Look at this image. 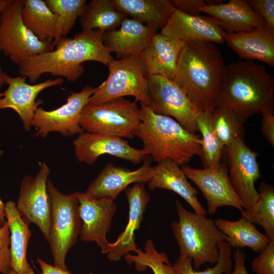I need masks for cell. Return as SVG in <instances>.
<instances>
[{
    "instance_id": "cell-1",
    "label": "cell",
    "mask_w": 274,
    "mask_h": 274,
    "mask_svg": "<svg viewBox=\"0 0 274 274\" xmlns=\"http://www.w3.org/2000/svg\"><path fill=\"white\" fill-rule=\"evenodd\" d=\"M104 33L98 29L82 30L73 38H61L52 51L31 57L19 64V73L31 83L46 73L75 81L83 74L82 63L85 61L107 66L114 58L103 44Z\"/></svg>"
},
{
    "instance_id": "cell-2",
    "label": "cell",
    "mask_w": 274,
    "mask_h": 274,
    "mask_svg": "<svg viewBox=\"0 0 274 274\" xmlns=\"http://www.w3.org/2000/svg\"><path fill=\"white\" fill-rule=\"evenodd\" d=\"M226 69L222 54L214 43L185 42L173 81L200 112L212 113L217 107Z\"/></svg>"
},
{
    "instance_id": "cell-3",
    "label": "cell",
    "mask_w": 274,
    "mask_h": 274,
    "mask_svg": "<svg viewBox=\"0 0 274 274\" xmlns=\"http://www.w3.org/2000/svg\"><path fill=\"white\" fill-rule=\"evenodd\" d=\"M217 106L231 110L244 123L264 110H274L273 76L254 61L226 65Z\"/></svg>"
},
{
    "instance_id": "cell-4",
    "label": "cell",
    "mask_w": 274,
    "mask_h": 274,
    "mask_svg": "<svg viewBox=\"0 0 274 274\" xmlns=\"http://www.w3.org/2000/svg\"><path fill=\"white\" fill-rule=\"evenodd\" d=\"M140 123L135 132L143 144V150L152 160L169 159L184 165L194 156L201 157V139L172 117L158 114L141 104Z\"/></svg>"
},
{
    "instance_id": "cell-5",
    "label": "cell",
    "mask_w": 274,
    "mask_h": 274,
    "mask_svg": "<svg viewBox=\"0 0 274 274\" xmlns=\"http://www.w3.org/2000/svg\"><path fill=\"white\" fill-rule=\"evenodd\" d=\"M175 205L178 221L172 223L171 228L180 256L191 258L196 270L206 263L216 264L219 258L218 245L226 241V236L206 215L188 211L179 200Z\"/></svg>"
},
{
    "instance_id": "cell-6",
    "label": "cell",
    "mask_w": 274,
    "mask_h": 274,
    "mask_svg": "<svg viewBox=\"0 0 274 274\" xmlns=\"http://www.w3.org/2000/svg\"><path fill=\"white\" fill-rule=\"evenodd\" d=\"M47 191L51 206V221L48 243L53 258V265L68 270L66 255L80 235L82 221L79 214L77 192L64 194L48 180Z\"/></svg>"
},
{
    "instance_id": "cell-7",
    "label": "cell",
    "mask_w": 274,
    "mask_h": 274,
    "mask_svg": "<svg viewBox=\"0 0 274 274\" xmlns=\"http://www.w3.org/2000/svg\"><path fill=\"white\" fill-rule=\"evenodd\" d=\"M140 122L136 101L118 97L99 104H87L80 124L86 132L132 139Z\"/></svg>"
},
{
    "instance_id": "cell-8",
    "label": "cell",
    "mask_w": 274,
    "mask_h": 274,
    "mask_svg": "<svg viewBox=\"0 0 274 274\" xmlns=\"http://www.w3.org/2000/svg\"><path fill=\"white\" fill-rule=\"evenodd\" d=\"M109 74L89 99L87 104L96 105L112 99L133 96L136 101L148 106V81L143 73L139 55L113 59L107 65Z\"/></svg>"
},
{
    "instance_id": "cell-9",
    "label": "cell",
    "mask_w": 274,
    "mask_h": 274,
    "mask_svg": "<svg viewBox=\"0 0 274 274\" xmlns=\"http://www.w3.org/2000/svg\"><path fill=\"white\" fill-rule=\"evenodd\" d=\"M22 6V0H13L3 10L0 21V53L18 65L54 48L53 41H40L25 26L21 17Z\"/></svg>"
},
{
    "instance_id": "cell-10",
    "label": "cell",
    "mask_w": 274,
    "mask_h": 274,
    "mask_svg": "<svg viewBox=\"0 0 274 274\" xmlns=\"http://www.w3.org/2000/svg\"><path fill=\"white\" fill-rule=\"evenodd\" d=\"M149 107L155 113L173 117L192 133L197 132L196 119L200 112L173 81L160 75L146 76Z\"/></svg>"
},
{
    "instance_id": "cell-11",
    "label": "cell",
    "mask_w": 274,
    "mask_h": 274,
    "mask_svg": "<svg viewBox=\"0 0 274 274\" xmlns=\"http://www.w3.org/2000/svg\"><path fill=\"white\" fill-rule=\"evenodd\" d=\"M96 89L87 85L79 92H72L65 104L53 110L39 107L31 121V126L36 130L35 135L44 138L50 132H57L68 137L84 132L80 124L82 112Z\"/></svg>"
},
{
    "instance_id": "cell-12",
    "label": "cell",
    "mask_w": 274,
    "mask_h": 274,
    "mask_svg": "<svg viewBox=\"0 0 274 274\" xmlns=\"http://www.w3.org/2000/svg\"><path fill=\"white\" fill-rule=\"evenodd\" d=\"M50 173L44 162L40 163L35 176H25L21 182L17 209L28 225L35 224L48 242L51 221V206L47 183Z\"/></svg>"
},
{
    "instance_id": "cell-13",
    "label": "cell",
    "mask_w": 274,
    "mask_h": 274,
    "mask_svg": "<svg viewBox=\"0 0 274 274\" xmlns=\"http://www.w3.org/2000/svg\"><path fill=\"white\" fill-rule=\"evenodd\" d=\"M229 161L228 176L244 209L251 208L259 199L255 184L261 178L257 154L238 139L225 148Z\"/></svg>"
},
{
    "instance_id": "cell-14",
    "label": "cell",
    "mask_w": 274,
    "mask_h": 274,
    "mask_svg": "<svg viewBox=\"0 0 274 274\" xmlns=\"http://www.w3.org/2000/svg\"><path fill=\"white\" fill-rule=\"evenodd\" d=\"M181 169L187 178L201 192L207 200L209 214H215L218 208L221 207H233L239 211L244 209L231 184L224 163L220 162L203 169L193 168L184 165Z\"/></svg>"
},
{
    "instance_id": "cell-15",
    "label": "cell",
    "mask_w": 274,
    "mask_h": 274,
    "mask_svg": "<svg viewBox=\"0 0 274 274\" xmlns=\"http://www.w3.org/2000/svg\"><path fill=\"white\" fill-rule=\"evenodd\" d=\"M5 81L8 85L7 89L0 93V110L11 109L14 110L21 119L24 129H31V121L35 112L43 102L36 100L43 90L62 84V78L49 79L38 84H29L26 77L19 76L11 77L5 73Z\"/></svg>"
},
{
    "instance_id": "cell-16",
    "label": "cell",
    "mask_w": 274,
    "mask_h": 274,
    "mask_svg": "<svg viewBox=\"0 0 274 274\" xmlns=\"http://www.w3.org/2000/svg\"><path fill=\"white\" fill-rule=\"evenodd\" d=\"M77 160L85 164H93L101 155L108 154L134 164L142 162L147 156L143 149L131 147L122 138L105 134L83 132L73 142Z\"/></svg>"
},
{
    "instance_id": "cell-17",
    "label": "cell",
    "mask_w": 274,
    "mask_h": 274,
    "mask_svg": "<svg viewBox=\"0 0 274 274\" xmlns=\"http://www.w3.org/2000/svg\"><path fill=\"white\" fill-rule=\"evenodd\" d=\"M79 214L82 221L80 238L84 242H95L101 252L107 254L110 243L106 234L117 209L114 200L92 198L77 192Z\"/></svg>"
},
{
    "instance_id": "cell-18",
    "label": "cell",
    "mask_w": 274,
    "mask_h": 274,
    "mask_svg": "<svg viewBox=\"0 0 274 274\" xmlns=\"http://www.w3.org/2000/svg\"><path fill=\"white\" fill-rule=\"evenodd\" d=\"M152 160L151 157L147 155L142 165L134 170L109 163L91 183L85 193L94 199L114 201L130 184L146 183L151 180L153 174Z\"/></svg>"
},
{
    "instance_id": "cell-19",
    "label": "cell",
    "mask_w": 274,
    "mask_h": 274,
    "mask_svg": "<svg viewBox=\"0 0 274 274\" xmlns=\"http://www.w3.org/2000/svg\"><path fill=\"white\" fill-rule=\"evenodd\" d=\"M160 33L184 42L200 41L223 44L226 33L210 16L192 15L175 9Z\"/></svg>"
},
{
    "instance_id": "cell-20",
    "label": "cell",
    "mask_w": 274,
    "mask_h": 274,
    "mask_svg": "<svg viewBox=\"0 0 274 274\" xmlns=\"http://www.w3.org/2000/svg\"><path fill=\"white\" fill-rule=\"evenodd\" d=\"M185 42L161 33H155L139 55L144 75H160L174 80Z\"/></svg>"
},
{
    "instance_id": "cell-21",
    "label": "cell",
    "mask_w": 274,
    "mask_h": 274,
    "mask_svg": "<svg viewBox=\"0 0 274 274\" xmlns=\"http://www.w3.org/2000/svg\"><path fill=\"white\" fill-rule=\"evenodd\" d=\"M144 183H136L125 189V194L129 204L128 220L125 229L114 243H110L108 258L112 261L120 260L129 252L138 249L135 242L134 232L141 227L144 214L151 197Z\"/></svg>"
},
{
    "instance_id": "cell-22",
    "label": "cell",
    "mask_w": 274,
    "mask_h": 274,
    "mask_svg": "<svg viewBox=\"0 0 274 274\" xmlns=\"http://www.w3.org/2000/svg\"><path fill=\"white\" fill-rule=\"evenodd\" d=\"M225 42L241 60H258L274 66V28L265 24L250 31L226 33Z\"/></svg>"
},
{
    "instance_id": "cell-23",
    "label": "cell",
    "mask_w": 274,
    "mask_h": 274,
    "mask_svg": "<svg viewBox=\"0 0 274 274\" xmlns=\"http://www.w3.org/2000/svg\"><path fill=\"white\" fill-rule=\"evenodd\" d=\"M199 11L213 18L226 33L250 31L266 24L246 0H230L218 6L205 5Z\"/></svg>"
},
{
    "instance_id": "cell-24",
    "label": "cell",
    "mask_w": 274,
    "mask_h": 274,
    "mask_svg": "<svg viewBox=\"0 0 274 274\" xmlns=\"http://www.w3.org/2000/svg\"><path fill=\"white\" fill-rule=\"evenodd\" d=\"M157 30L136 19L126 18L119 29L104 32L102 42L111 52L120 57L139 55Z\"/></svg>"
},
{
    "instance_id": "cell-25",
    "label": "cell",
    "mask_w": 274,
    "mask_h": 274,
    "mask_svg": "<svg viewBox=\"0 0 274 274\" xmlns=\"http://www.w3.org/2000/svg\"><path fill=\"white\" fill-rule=\"evenodd\" d=\"M153 168L152 178L147 183L150 190L159 188L173 191L188 202L195 213L206 215V211L196 196L198 190L189 182L178 164L166 159L158 161Z\"/></svg>"
},
{
    "instance_id": "cell-26",
    "label": "cell",
    "mask_w": 274,
    "mask_h": 274,
    "mask_svg": "<svg viewBox=\"0 0 274 274\" xmlns=\"http://www.w3.org/2000/svg\"><path fill=\"white\" fill-rule=\"evenodd\" d=\"M5 216L10 232L11 269L16 274H35L27 261V250L31 232L18 212L15 202L5 203Z\"/></svg>"
},
{
    "instance_id": "cell-27",
    "label": "cell",
    "mask_w": 274,
    "mask_h": 274,
    "mask_svg": "<svg viewBox=\"0 0 274 274\" xmlns=\"http://www.w3.org/2000/svg\"><path fill=\"white\" fill-rule=\"evenodd\" d=\"M115 8L152 27L162 28L175 10L169 0H112Z\"/></svg>"
},
{
    "instance_id": "cell-28",
    "label": "cell",
    "mask_w": 274,
    "mask_h": 274,
    "mask_svg": "<svg viewBox=\"0 0 274 274\" xmlns=\"http://www.w3.org/2000/svg\"><path fill=\"white\" fill-rule=\"evenodd\" d=\"M214 222L217 228L226 236L225 241L231 248L247 247L259 253L270 241L265 234L260 232L254 224L242 217L236 221L218 218Z\"/></svg>"
},
{
    "instance_id": "cell-29",
    "label": "cell",
    "mask_w": 274,
    "mask_h": 274,
    "mask_svg": "<svg viewBox=\"0 0 274 274\" xmlns=\"http://www.w3.org/2000/svg\"><path fill=\"white\" fill-rule=\"evenodd\" d=\"M21 17L25 26L41 41L54 40L58 20L45 1L22 0Z\"/></svg>"
},
{
    "instance_id": "cell-30",
    "label": "cell",
    "mask_w": 274,
    "mask_h": 274,
    "mask_svg": "<svg viewBox=\"0 0 274 274\" xmlns=\"http://www.w3.org/2000/svg\"><path fill=\"white\" fill-rule=\"evenodd\" d=\"M127 16L117 10L112 0H92L79 17L82 30H100L104 32L120 26Z\"/></svg>"
},
{
    "instance_id": "cell-31",
    "label": "cell",
    "mask_w": 274,
    "mask_h": 274,
    "mask_svg": "<svg viewBox=\"0 0 274 274\" xmlns=\"http://www.w3.org/2000/svg\"><path fill=\"white\" fill-rule=\"evenodd\" d=\"M257 191L258 200L251 208L240 211L242 217L261 226L265 234L274 240V186L261 182Z\"/></svg>"
},
{
    "instance_id": "cell-32",
    "label": "cell",
    "mask_w": 274,
    "mask_h": 274,
    "mask_svg": "<svg viewBox=\"0 0 274 274\" xmlns=\"http://www.w3.org/2000/svg\"><path fill=\"white\" fill-rule=\"evenodd\" d=\"M197 131L201 135L202 154L200 157L204 168L221 162L225 147L216 134L212 125L211 113L200 112L196 119Z\"/></svg>"
},
{
    "instance_id": "cell-33",
    "label": "cell",
    "mask_w": 274,
    "mask_h": 274,
    "mask_svg": "<svg viewBox=\"0 0 274 274\" xmlns=\"http://www.w3.org/2000/svg\"><path fill=\"white\" fill-rule=\"evenodd\" d=\"M135 253V255L128 253L124 257L126 262L129 265L133 264L138 271H144L150 268L154 274L174 273L173 266L167 255L158 252L152 239L145 242L144 251L138 248Z\"/></svg>"
},
{
    "instance_id": "cell-34",
    "label": "cell",
    "mask_w": 274,
    "mask_h": 274,
    "mask_svg": "<svg viewBox=\"0 0 274 274\" xmlns=\"http://www.w3.org/2000/svg\"><path fill=\"white\" fill-rule=\"evenodd\" d=\"M214 130L225 147L230 146L238 139L244 140V122L231 110L217 106L211 113Z\"/></svg>"
},
{
    "instance_id": "cell-35",
    "label": "cell",
    "mask_w": 274,
    "mask_h": 274,
    "mask_svg": "<svg viewBox=\"0 0 274 274\" xmlns=\"http://www.w3.org/2000/svg\"><path fill=\"white\" fill-rule=\"evenodd\" d=\"M50 10L56 15L58 27L54 45L71 31L77 19L82 14L86 5L85 0H45Z\"/></svg>"
},
{
    "instance_id": "cell-36",
    "label": "cell",
    "mask_w": 274,
    "mask_h": 274,
    "mask_svg": "<svg viewBox=\"0 0 274 274\" xmlns=\"http://www.w3.org/2000/svg\"><path fill=\"white\" fill-rule=\"evenodd\" d=\"M219 258L213 267L203 271H197L192 266V260L186 256H179L174 265L173 274H230L233 269L231 247L225 241L218 245Z\"/></svg>"
},
{
    "instance_id": "cell-37",
    "label": "cell",
    "mask_w": 274,
    "mask_h": 274,
    "mask_svg": "<svg viewBox=\"0 0 274 274\" xmlns=\"http://www.w3.org/2000/svg\"><path fill=\"white\" fill-rule=\"evenodd\" d=\"M255 274H274V240H270L251 263Z\"/></svg>"
},
{
    "instance_id": "cell-38",
    "label": "cell",
    "mask_w": 274,
    "mask_h": 274,
    "mask_svg": "<svg viewBox=\"0 0 274 274\" xmlns=\"http://www.w3.org/2000/svg\"><path fill=\"white\" fill-rule=\"evenodd\" d=\"M10 232L7 221L0 228V274H7L11 269Z\"/></svg>"
},
{
    "instance_id": "cell-39",
    "label": "cell",
    "mask_w": 274,
    "mask_h": 274,
    "mask_svg": "<svg viewBox=\"0 0 274 274\" xmlns=\"http://www.w3.org/2000/svg\"><path fill=\"white\" fill-rule=\"evenodd\" d=\"M253 10L265 21L266 25L274 28L273 0H246Z\"/></svg>"
},
{
    "instance_id": "cell-40",
    "label": "cell",
    "mask_w": 274,
    "mask_h": 274,
    "mask_svg": "<svg viewBox=\"0 0 274 274\" xmlns=\"http://www.w3.org/2000/svg\"><path fill=\"white\" fill-rule=\"evenodd\" d=\"M171 3L175 9L192 15H197L199 8L206 5L203 0H172Z\"/></svg>"
},
{
    "instance_id": "cell-41",
    "label": "cell",
    "mask_w": 274,
    "mask_h": 274,
    "mask_svg": "<svg viewBox=\"0 0 274 274\" xmlns=\"http://www.w3.org/2000/svg\"><path fill=\"white\" fill-rule=\"evenodd\" d=\"M262 132L264 138L274 146V110H264L261 112Z\"/></svg>"
},
{
    "instance_id": "cell-42",
    "label": "cell",
    "mask_w": 274,
    "mask_h": 274,
    "mask_svg": "<svg viewBox=\"0 0 274 274\" xmlns=\"http://www.w3.org/2000/svg\"><path fill=\"white\" fill-rule=\"evenodd\" d=\"M234 266L230 274H249L245 266L246 255L239 248L233 253Z\"/></svg>"
},
{
    "instance_id": "cell-43",
    "label": "cell",
    "mask_w": 274,
    "mask_h": 274,
    "mask_svg": "<svg viewBox=\"0 0 274 274\" xmlns=\"http://www.w3.org/2000/svg\"><path fill=\"white\" fill-rule=\"evenodd\" d=\"M37 260L42 270L41 274H72L68 270H65L58 268L53 265L48 264L41 259L38 258ZM86 274L93 273L88 272Z\"/></svg>"
},
{
    "instance_id": "cell-44",
    "label": "cell",
    "mask_w": 274,
    "mask_h": 274,
    "mask_svg": "<svg viewBox=\"0 0 274 274\" xmlns=\"http://www.w3.org/2000/svg\"><path fill=\"white\" fill-rule=\"evenodd\" d=\"M4 151L0 150V159L4 154ZM5 216V203L0 198V224L3 225L6 222Z\"/></svg>"
},
{
    "instance_id": "cell-45",
    "label": "cell",
    "mask_w": 274,
    "mask_h": 274,
    "mask_svg": "<svg viewBox=\"0 0 274 274\" xmlns=\"http://www.w3.org/2000/svg\"><path fill=\"white\" fill-rule=\"evenodd\" d=\"M13 0H0V21L3 10L12 2Z\"/></svg>"
},
{
    "instance_id": "cell-46",
    "label": "cell",
    "mask_w": 274,
    "mask_h": 274,
    "mask_svg": "<svg viewBox=\"0 0 274 274\" xmlns=\"http://www.w3.org/2000/svg\"><path fill=\"white\" fill-rule=\"evenodd\" d=\"M205 3L207 6H218L224 3L221 0H207Z\"/></svg>"
},
{
    "instance_id": "cell-47",
    "label": "cell",
    "mask_w": 274,
    "mask_h": 274,
    "mask_svg": "<svg viewBox=\"0 0 274 274\" xmlns=\"http://www.w3.org/2000/svg\"><path fill=\"white\" fill-rule=\"evenodd\" d=\"M5 74L3 71L2 67L0 64V89L3 86V85L5 83Z\"/></svg>"
},
{
    "instance_id": "cell-48",
    "label": "cell",
    "mask_w": 274,
    "mask_h": 274,
    "mask_svg": "<svg viewBox=\"0 0 274 274\" xmlns=\"http://www.w3.org/2000/svg\"><path fill=\"white\" fill-rule=\"evenodd\" d=\"M7 274H16L12 269H11Z\"/></svg>"
},
{
    "instance_id": "cell-49",
    "label": "cell",
    "mask_w": 274,
    "mask_h": 274,
    "mask_svg": "<svg viewBox=\"0 0 274 274\" xmlns=\"http://www.w3.org/2000/svg\"><path fill=\"white\" fill-rule=\"evenodd\" d=\"M3 225H2L1 224H0V228Z\"/></svg>"
}]
</instances>
